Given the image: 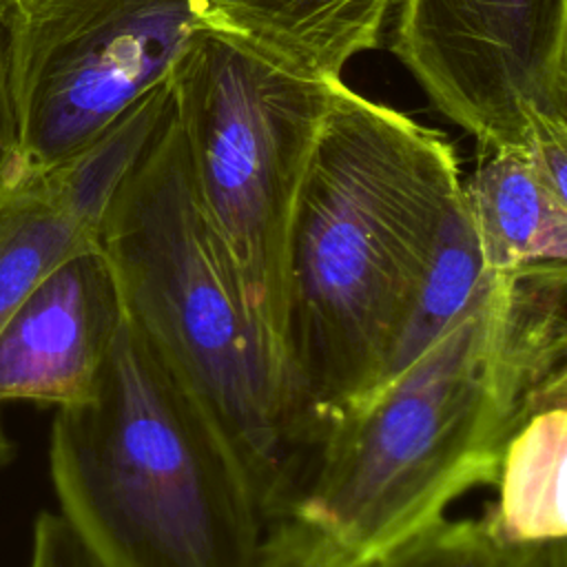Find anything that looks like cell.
Listing matches in <instances>:
<instances>
[{
	"instance_id": "cell-1",
	"label": "cell",
	"mask_w": 567,
	"mask_h": 567,
	"mask_svg": "<svg viewBox=\"0 0 567 567\" xmlns=\"http://www.w3.org/2000/svg\"><path fill=\"white\" fill-rule=\"evenodd\" d=\"M565 281V266L487 270L427 350L332 423L284 518L368 565L494 485L514 434L567 401Z\"/></svg>"
},
{
	"instance_id": "cell-2",
	"label": "cell",
	"mask_w": 567,
	"mask_h": 567,
	"mask_svg": "<svg viewBox=\"0 0 567 567\" xmlns=\"http://www.w3.org/2000/svg\"><path fill=\"white\" fill-rule=\"evenodd\" d=\"M458 188L445 133L332 82L290 215L279 323L288 403L310 458L381 381Z\"/></svg>"
},
{
	"instance_id": "cell-3",
	"label": "cell",
	"mask_w": 567,
	"mask_h": 567,
	"mask_svg": "<svg viewBox=\"0 0 567 567\" xmlns=\"http://www.w3.org/2000/svg\"><path fill=\"white\" fill-rule=\"evenodd\" d=\"M124 317L204 421L266 527L310 463L275 343L208 224L173 102L115 184L97 226Z\"/></svg>"
},
{
	"instance_id": "cell-4",
	"label": "cell",
	"mask_w": 567,
	"mask_h": 567,
	"mask_svg": "<svg viewBox=\"0 0 567 567\" xmlns=\"http://www.w3.org/2000/svg\"><path fill=\"white\" fill-rule=\"evenodd\" d=\"M49 474L95 567H252L266 523L124 317L93 392L58 408Z\"/></svg>"
},
{
	"instance_id": "cell-5",
	"label": "cell",
	"mask_w": 567,
	"mask_h": 567,
	"mask_svg": "<svg viewBox=\"0 0 567 567\" xmlns=\"http://www.w3.org/2000/svg\"><path fill=\"white\" fill-rule=\"evenodd\" d=\"M330 89L221 29L199 33L171 71L199 206L277 354L290 215Z\"/></svg>"
},
{
	"instance_id": "cell-6",
	"label": "cell",
	"mask_w": 567,
	"mask_h": 567,
	"mask_svg": "<svg viewBox=\"0 0 567 567\" xmlns=\"http://www.w3.org/2000/svg\"><path fill=\"white\" fill-rule=\"evenodd\" d=\"M9 78L24 168L64 164L219 29L208 0H13Z\"/></svg>"
},
{
	"instance_id": "cell-7",
	"label": "cell",
	"mask_w": 567,
	"mask_h": 567,
	"mask_svg": "<svg viewBox=\"0 0 567 567\" xmlns=\"http://www.w3.org/2000/svg\"><path fill=\"white\" fill-rule=\"evenodd\" d=\"M392 53L481 153L567 128V0H399Z\"/></svg>"
},
{
	"instance_id": "cell-8",
	"label": "cell",
	"mask_w": 567,
	"mask_h": 567,
	"mask_svg": "<svg viewBox=\"0 0 567 567\" xmlns=\"http://www.w3.org/2000/svg\"><path fill=\"white\" fill-rule=\"evenodd\" d=\"M120 321L117 284L97 244L55 264L0 328V412L16 401L55 410L84 401Z\"/></svg>"
},
{
	"instance_id": "cell-9",
	"label": "cell",
	"mask_w": 567,
	"mask_h": 567,
	"mask_svg": "<svg viewBox=\"0 0 567 567\" xmlns=\"http://www.w3.org/2000/svg\"><path fill=\"white\" fill-rule=\"evenodd\" d=\"M461 195L489 272L565 266L567 193L549 184L527 146L481 153Z\"/></svg>"
},
{
	"instance_id": "cell-10",
	"label": "cell",
	"mask_w": 567,
	"mask_h": 567,
	"mask_svg": "<svg viewBox=\"0 0 567 567\" xmlns=\"http://www.w3.org/2000/svg\"><path fill=\"white\" fill-rule=\"evenodd\" d=\"M399 0H208L230 31L288 69L334 82L346 64L383 40Z\"/></svg>"
},
{
	"instance_id": "cell-11",
	"label": "cell",
	"mask_w": 567,
	"mask_h": 567,
	"mask_svg": "<svg viewBox=\"0 0 567 567\" xmlns=\"http://www.w3.org/2000/svg\"><path fill=\"white\" fill-rule=\"evenodd\" d=\"M95 244L97 230L73 210L53 179L20 164L0 184V328L55 264ZM13 456L16 445L0 412V467Z\"/></svg>"
},
{
	"instance_id": "cell-12",
	"label": "cell",
	"mask_w": 567,
	"mask_h": 567,
	"mask_svg": "<svg viewBox=\"0 0 567 567\" xmlns=\"http://www.w3.org/2000/svg\"><path fill=\"white\" fill-rule=\"evenodd\" d=\"M567 401L536 412L505 447L494 527L516 543L565 540Z\"/></svg>"
},
{
	"instance_id": "cell-13",
	"label": "cell",
	"mask_w": 567,
	"mask_h": 567,
	"mask_svg": "<svg viewBox=\"0 0 567 567\" xmlns=\"http://www.w3.org/2000/svg\"><path fill=\"white\" fill-rule=\"evenodd\" d=\"M485 275L487 268L478 237L458 188L441 221L434 250L430 255L401 337L392 350L381 381L374 388L383 385L403 368H408L447 330V326L470 303Z\"/></svg>"
},
{
	"instance_id": "cell-14",
	"label": "cell",
	"mask_w": 567,
	"mask_h": 567,
	"mask_svg": "<svg viewBox=\"0 0 567 567\" xmlns=\"http://www.w3.org/2000/svg\"><path fill=\"white\" fill-rule=\"evenodd\" d=\"M374 567H567L565 540L516 543L481 518H441Z\"/></svg>"
},
{
	"instance_id": "cell-15",
	"label": "cell",
	"mask_w": 567,
	"mask_h": 567,
	"mask_svg": "<svg viewBox=\"0 0 567 567\" xmlns=\"http://www.w3.org/2000/svg\"><path fill=\"white\" fill-rule=\"evenodd\" d=\"M350 565L334 554H330L321 543H317L306 529L292 520H279L268 532L259 547L252 567H374Z\"/></svg>"
},
{
	"instance_id": "cell-16",
	"label": "cell",
	"mask_w": 567,
	"mask_h": 567,
	"mask_svg": "<svg viewBox=\"0 0 567 567\" xmlns=\"http://www.w3.org/2000/svg\"><path fill=\"white\" fill-rule=\"evenodd\" d=\"M29 567H95L58 512H40L33 520Z\"/></svg>"
},
{
	"instance_id": "cell-17",
	"label": "cell",
	"mask_w": 567,
	"mask_h": 567,
	"mask_svg": "<svg viewBox=\"0 0 567 567\" xmlns=\"http://www.w3.org/2000/svg\"><path fill=\"white\" fill-rule=\"evenodd\" d=\"M20 166L9 78V24L7 7L0 4V184Z\"/></svg>"
},
{
	"instance_id": "cell-18",
	"label": "cell",
	"mask_w": 567,
	"mask_h": 567,
	"mask_svg": "<svg viewBox=\"0 0 567 567\" xmlns=\"http://www.w3.org/2000/svg\"><path fill=\"white\" fill-rule=\"evenodd\" d=\"M9 2H13V0H0V4H4V7H7Z\"/></svg>"
}]
</instances>
